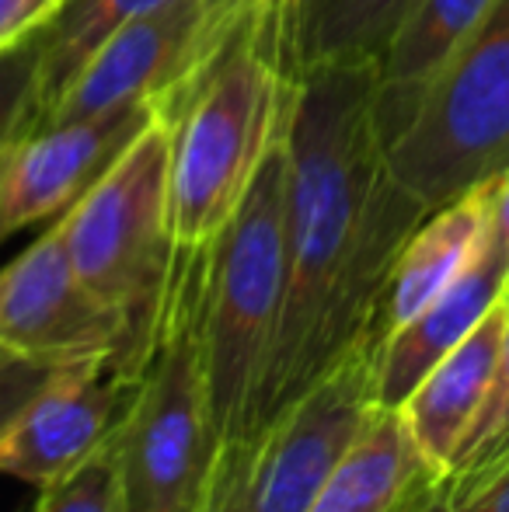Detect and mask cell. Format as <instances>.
Returning a JSON list of instances; mask_svg holds the SVG:
<instances>
[{
    "mask_svg": "<svg viewBox=\"0 0 509 512\" xmlns=\"http://www.w3.org/2000/svg\"><path fill=\"white\" fill-rule=\"evenodd\" d=\"M377 81V63H325L297 77L286 126L283 317L252 429L360 342H374L387 276L429 216L387 171Z\"/></svg>",
    "mask_w": 509,
    "mask_h": 512,
    "instance_id": "1",
    "label": "cell"
},
{
    "mask_svg": "<svg viewBox=\"0 0 509 512\" xmlns=\"http://www.w3.org/2000/svg\"><path fill=\"white\" fill-rule=\"evenodd\" d=\"M293 95V28L252 14L164 119L171 129L168 223L175 258L199 255L220 237L290 122Z\"/></svg>",
    "mask_w": 509,
    "mask_h": 512,
    "instance_id": "2",
    "label": "cell"
},
{
    "mask_svg": "<svg viewBox=\"0 0 509 512\" xmlns=\"http://www.w3.org/2000/svg\"><path fill=\"white\" fill-rule=\"evenodd\" d=\"M199 255L171 258L161 328L112 425L123 512H199L220 457L199 331Z\"/></svg>",
    "mask_w": 509,
    "mask_h": 512,
    "instance_id": "3",
    "label": "cell"
},
{
    "mask_svg": "<svg viewBox=\"0 0 509 512\" xmlns=\"http://www.w3.org/2000/svg\"><path fill=\"white\" fill-rule=\"evenodd\" d=\"M286 126L227 227L199 258V331L220 450L252 432L258 387L283 317Z\"/></svg>",
    "mask_w": 509,
    "mask_h": 512,
    "instance_id": "4",
    "label": "cell"
},
{
    "mask_svg": "<svg viewBox=\"0 0 509 512\" xmlns=\"http://www.w3.org/2000/svg\"><path fill=\"white\" fill-rule=\"evenodd\" d=\"M168 164L171 129L157 119L60 216L77 276L129 328V380H136L157 342L175 258L168 223Z\"/></svg>",
    "mask_w": 509,
    "mask_h": 512,
    "instance_id": "5",
    "label": "cell"
},
{
    "mask_svg": "<svg viewBox=\"0 0 509 512\" xmlns=\"http://www.w3.org/2000/svg\"><path fill=\"white\" fill-rule=\"evenodd\" d=\"M384 157L429 213L509 171V0L450 56Z\"/></svg>",
    "mask_w": 509,
    "mask_h": 512,
    "instance_id": "6",
    "label": "cell"
},
{
    "mask_svg": "<svg viewBox=\"0 0 509 512\" xmlns=\"http://www.w3.org/2000/svg\"><path fill=\"white\" fill-rule=\"evenodd\" d=\"M377 345L360 342L311 391L220 450L199 512H307L377 411Z\"/></svg>",
    "mask_w": 509,
    "mask_h": 512,
    "instance_id": "7",
    "label": "cell"
},
{
    "mask_svg": "<svg viewBox=\"0 0 509 512\" xmlns=\"http://www.w3.org/2000/svg\"><path fill=\"white\" fill-rule=\"evenodd\" d=\"M231 35L234 28L213 0H171L98 46L32 129L95 119L129 105H154L168 119Z\"/></svg>",
    "mask_w": 509,
    "mask_h": 512,
    "instance_id": "8",
    "label": "cell"
},
{
    "mask_svg": "<svg viewBox=\"0 0 509 512\" xmlns=\"http://www.w3.org/2000/svg\"><path fill=\"white\" fill-rule=\"evenodd\" d=\"M129 328L84 286L60 220L0 269V352L42 366L112 359L129 380Z\"/></svg>",
    "mask_w": 509,
    "mask_h": 512,
    "instance_id": "9",
    "label": "cell"
},
{
    "mask_svg": "<svg viewBox=\"0 0 509 512\" xmlns=\"http://www.w3.org/2000/svg\"><path fill=\"white\" fill-rule=\"evenodd\" d=\"M157 119L161 112L154 105H129L21 136L0 164V244L28 227L60 220Z\"/></svg>",
    "mask_w": 509,
    "mask_h": 512,
    "instance_id": "10",
    "label": "cell"
},
{
    "mask_svg": "<svg viewBox=\"0 0 509 512\" xmlns=\"http://www.w3.org/2000/svg\"><path fill=\"white\" fill-rule=\"evenodd\" d=\"M129 384L112 359L56 366L0 436V474L49 488L109 439Z\"/></svg>",
    "mask_w": 509,
    "mask_h": 512,
    "instance_id": "11",
    "label": "cell"
},
{
    "mask_svg": "<svg viewBox=\"0 0 509 512\" xmlns=\"http://www.w3.org/2000/svg\"><path fill=\"white\" fill-rule=\"evenodd\" d=\"M506 297V258L485 227V241L471 265L433 300L422 314L377 345V408H401L429 370L454 345L475 331V324Z\"/></svg>",
    "mask_w": 509,
    "mask_h": 512,
    "instance_id": "12",
    "label": "cell"
},
{
    "mask_svg": "<svg viewBox=\"0 0 509 512\" xmlns=\"http://www.w3.org/2000/svg\"><path fill=\"white\" fill-rule=\"evenodd\" d=\"M440 471L422 457L398 408H377L307 512H429Z\"/></svg>",
    "mask_w": 509,
    "mask_h": 512,
    "instance_id": "13",
    "label": "cell"
},
{
    "mask_svg": "<svg viewBox=\"0 0 509 512\" xmlns=\"http://www.w3.org/2000/svg\"><path fill=\"white\" fill-rule=\"evenodd\" d=\"M503 331L506 297L475 324V331L461 345H454L422 377V384L398 408L415 446L440 471V478L454 464L457 450H461L464 436H468L471 422H475L478 408H482L485 394H489L499 349H503Z\"/></svg>",
    "mask_w": 509,
    "mask_h": 512,
    "instance_id": "14",
    "label": "cell"
},
{
    "mask_svg": "<svg viewBox=\"0 0 509 512\" xmlns=\"http://www.w3.org/2000/svg\"><path fill=\"white\" fill-rule=\"evenodd\" d=\"M489 227V196L485 185L433 209L405 241L391 276H387L381 307L374 317V342L381 345L391 331L422 314L478 255Z\"/></svg>",
    "mask_w": 509,
    "mask_h": 512,
    "instance_id": "15",
    "label": "cell"
},
{
    "mask_svg": "<svg viewBox=\"0 0 509 512\" xmlns=\"http://www.w3.org/2000/svg\"><path fill=\"white\" fill-rule=\"evenodd\" d=\"M499 0H412L381 56L377 81V126L384 147L405 129L426 88L450 56L475 35Z\"/></svg>",
    "mask_w": 509,
    "mask_h": 512,
    "instance_id": "16",
    "label": "cell"
},
{
    "mask_svg": "<svg viewBox=\"0 0 509 512\" xmlns=\"http://www.w3.org/2000/svg\"><path fill=\"white\" fill-rule=\"evenodd\" d=\"M412 0H297L293 67L297 77L325 63H381Z\"/></svg>",
    "mask_w": 509,
    "mask_h": 512,
    "instance_id": "17",
    "label": "cell"
},
{
    "mask_svg": "<svg viewBox=\"0 0 509 512\" xmlns=\"http://www.w3.org/2000/svg\"><path fill=\"white\" fill-rule=\"evenodd\" d=\"M171 0H63L60 11L42 25V67H39V119L53 98L74 81L98 46L119 28L157 11Z\"/></svg>",
    "mask_w": 509,
    "mask_h": 512,
    "instance_id": "18",
    "label": "cell"
},
{
    "mask_svg": "<svg viewBox=\"0 0 509 512\" xmlns=\"http://www.w3.org/2000/svg\"><path fill=\"white\" fill-rule=\"evenodd\" d=\"M509 467V290H506V331H503V349H499V363L492 373L489 394H485L482 408H478L475 422H471L468 436H464L461 450H457L454 464L440 478V492L436 502L443 506H457L468 502L471 495L482 492L489 481H496Z\"/></svg>",
    "mask_w": 509,
    "mask_h": 512,
    "instance_id": "19",
    "label": "cell"
},
{
    "mask_svg": "<svg viewBox=\"0 0 509 512\" xmlns=\"http://www.w3.org/2000/svg\"><path fill=\"white\" fill-rule=\"evenodd\" d=\"M39 67H42V28L14 46L0 49V164L18 140L32 133L39 112Z\"/></svg>",
    "mask_w": 509,
    "mask_h": 512,
    "instance_id": "20",
    "label": "cell"
},
{
    "mask_svg": "<svg viewBox=\"0 0 509 512\" xmlns=\"http://www.w3.org/2000/svg\"><path fill=\"white\" fill-rule=\"evenodd\" d=\"M32 512H123L119 509V474H116V439H105L77 471L56 485L39 488Z\"/></svg>",
    "mask_w": 509,
    "mask_h": 512,
    "instance_id": "21",
    "label": "cell"
},
{
    "mask_svg": "<svg viewBox=\"0 0 509 512\" xmlns=\"http://www.w3.org/2000/svg\"><path fill=\"white\" fill-rule=\"evenodd\" d=\"M53 370L56 366H42L32 363V359L0 352V436L18 418V411L32 401V394L46 384V377Z\"/></svg>",
    "mask_w": 509,
    "mask_h": 512,
    "instance_id": "22",
    "label": "cell"
},
{
    "mask_svg": "<svg viewBox=\"0 0 509 512\" xmlns=\"http://www.w3.org/2000/svg\"><path fill=\"white\" fill-rule=\"evenodd\" d=\"M63 0H0V49L39 32Z\"/></svg>",
    "mask_w": 509,
    "mask_h": 512,
    "instance_id": "23",
    "label": "cell"
},
{
    "mask_svg": "<svg viewBox=\"0 0 509 512\" xmlns=\"http://www.w3.org/2000/svg\"><path fill=\"white\" fill-rule=\"evenodd\" d=\"M485 196H489V237L506 258V290H509V171L499 178L485 182Z\"/></svg>",
    "mask_w": 509,
    "mask_h": 512,
    "instance_id": "24",
    "label": "cell"
},
{
    "mask_svg": "<svg viewBox=\"0 0 509 512\" xmlns=\"http://www.w3.org/2000/svg\"><path fill=\"white\" fill-rule=\"evenodd\" d=\"M293 4L297 0H213L217 14L227 25H241L245 18H272V21H286L293 28Z\"/></svg>",
    "mask_w": 509,
    "mask_h": 512,
    "instance_id": "25",
    "label": "cell"
},
{
    "mask_svg": "<svg viewBox=\"0 0 509 512\" xmlns=\"http://www.w3.org/2000/svg\"><path fill=\"white\" fill-rule=\"evenodd\" d=\"M429 512H509V467L496 481H489L478 495H471L468 502H457V506L433 502Z\"/></svg>",
    "mask_w": 509,
    "mask_h": 512,
    "instance_id": "26",
    "label": "cell"
}]
</instances>
